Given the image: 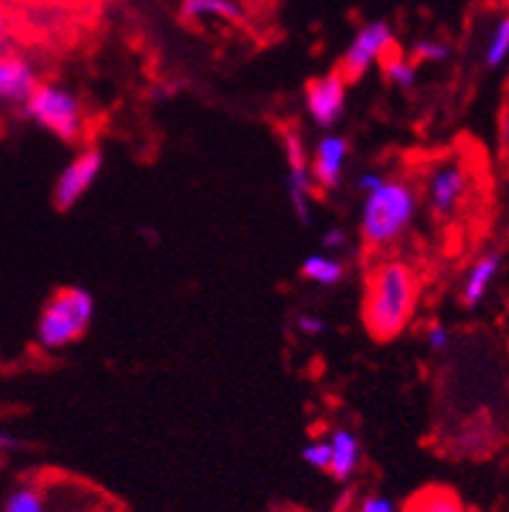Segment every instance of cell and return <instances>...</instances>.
Returning <instances> with one entry per match:
<instances>
[{"label": "cell", "instance_id": "cell-29", "mask_svg": "<svg viewBox=\"0 0 509 512\" xmlns=\"http://www.w3.org/2000/svg\"><path fill=\"white\" fill-rule=\"evenodd\" d=\"M8 47V13L6 6L0 3V50H6Z\"/></svg>", "mask_w": 509, "mask_h": 512}, {"label": "cell", "instance_id": "cell-4", "mask_svg": "<svg viewBox=\"0 0 509 512\" xmlns=\"http://www.w3.org/2000/svg\"><path fill=\"white\" fill-rule=\"evenodd\" d=\"M21 112L63 143H78L84 136V107L76 94L58 84H37Z\"/></svg>", "mask_w": 509, "mask_h": 512}, {"label": "cell", "instance_id": "cell-23", "mask_svg": "<svg viewBox=\"0 0 509 512\" xmlns=\"http://www.w3.org/2000/svg\"><path fill=\"white\" fill-rule=\"evenodd\" d=\"M426 341H429V349L432 351H445L450 346V331H447L442 323L429 325V331H426Z\"/></svg>", "mask_w": 509, "mask_h": 512}, {"label": "cell", "instance_id": "cell-3", "mask_svg": "<svg viewBox=\"0 0 509 512\" xmlns=\"http://www.w3.org/2000/svg\"><path fill=\"white\" fill-rule=\"evenodd\" d=\"M91 318H94V297L86 289L65 286L47 299L37 323V341L50 351L65 349L89 331Z\"/></svg>", "mask_w": 509, "mask_h": 512}, {"label": "cell", "instance_id": "cell-7", "mask_svg": "<svg viewBox=\"0 0 509 512\" xmlns=\"http://www.w3.org/2000/svg\"><path fill=\"white\" fill-rule=\"evenodd\" d=\"M104 159L99 149H84L81 154L73 159L68 167L60 172L58 182H55V193H52V201L60 211H68V208L76 206L81 198L91 190V185L97 182V177L102 175Z\"/></svg>", "mask_w": 509, "mask_h": 512}, {"label": "cell", "instance_id": "cell-9", "mask_svg": "<svg viewBox=\"0 0 509 512\" xmlns=\"http://www.w3.org/2000/svg\"><path fill=\"white\" fill-rule=\"evenodd\" d=\"M465 193H468V169L458 162H445L429 177L426 201L437 219H447L463 203Z\"/></svg>", "mask_w": 509, "mask_h": 512}, {"label": "cell", "instance_id": "cell-30", "mask_svg": "<svg viewBox=\"0 0 509 512\" xmlns=\"http://www.w3.org/2000/svg\"><path fill=\"white\" fill-rule=\"evenodd\" d=\"M68 3H71V0H68Z\"/></svg>", "mask_w": 509, "mask_h": 512}, {"label": "cell", "instance_id": "cell-20", "mask_svg": "<svg viewBox=\"0 0 509 512\" xmlns=\"http://www.w3.org/2000/svg\"><path fill=\"white\" fill-rule=\"evenodd\" d=\"M450 58V47L439 39H421L413 45V63H439Z\"/></svg>", "mask_w": 509, "mask_h": 512}, {"label": "cell", "instance_id": "cell-15", "mask_svg": "<svg viewBox=\"0 0 509 512\" xmlns=\"http://www.w3.org/2000/svg\"><path fill=\"white\" fill-rule=\"evenodd\" d=\"M299 271H302L304 279L320 286H336L346 276V266L341 263V258H333L328 253L307 255Z\"/></svg>", "mask_w": 509, "mask_h": 512}, {"label": "cell", "instance_id": "cell-28", "mask_svg": "<svg viewBox=\"0 0 509 512\" xmlns=\"http://www.w3.org/2000/svg\"><path fill=\"white\" fill-rule=\"evenodd\" d=\"M21 440L6 429H0V453H11V450H19Z\"/></svg>", "mask_w": 509, "mask_h": 512}, {"label": "cell", "instance_id": "cell-14", "mask_svg": "<svg viewBox=\"0 0 509 512\" xmlns=\"http://www.w3.org/2000/svg\"><path fill=\"white\" fill-rule=\"evenodd\" d=\"M180 16L185 21L216 19L226 21V24H242L245 21V11H242L237 0H182Z\"/></svg>", "mask_w": 509, "mask_h": 512}, {"label": "cell", "instance_id": "cell-5", "mask_svg": "<svg viewBox=\"0 0 509 512\" xmlns=\"http://www.w3.org/2000/svg\"><path fill=\"white\" fill-rule=\"evenodd\" d=\"M393 47L395 34L387 21L367 24L354 39H351V45H348L346 55H343L338 73L346 78V84L359 81V78L364 76L377 60H382V55H385L387 50H393Z\"/></svg>", "mask_w": 509, "mask_h": 512}, {"label": "cell", "instance_id": "cell-21", "mask_svg": "<svg viewBox=\"0 0 509 512\" xmlns=\"http://www.w3.org/2000/svg\"><path fill=\"white\" fill-rule=\"evenodd\" d=\"M302 461L315 471H328L330 468V442L328 440H312L304 445Z\"/></svg>", "mask_w": 509, "mask_h": 512}, {"label": "cell", "instance_id": "cell-26", "mask_svg": "<svg viewBox=\"0 0 509 512\" xmlns=\"http://www.w3.org/2000/svg\"><path fill=\"white\" fill-rule=\"evenodd\" d=\"M323 245L330 253H338L341 247H346V232L343 229H328L323 237Z\"/></svg>", "mask_w": 509, "mask_h": 512}, {"label": "cell", "instance_id": "cell-24", "mask_svg": "<svg viewBox=\"0 0 509 512\" xmlns=\"http://www.w3.org/2000/svg\"><path fill=\"white\" fill-rule=\"evenodd\" d=\"M297 328L302 336H320V333H325V320H320L317 315H299Z\"/></svg>", "mask_w": 509, "mask_h": 512}, {"label": "cell", "instance_id": "cell-1", "mask_svg": "<svg viewBox=\"0 0 509 512\" xmlns=\"http://www.w3.org/2000/svg\"><path fill=\"white\" fill-rule=\"evenodd\" d=\"M416 297L419 281L406 263L385 260L369 273L364 292V325L374 341H393L406 331L416 310Z\"/></svg>", "mask_w": 509, "mask_h": 512}, {"label": "cell", "instance_id": "cell-27", "mask_svg": "<svg viewBox=\"0 0 509 512\" xmlns=\"http://www.w3.org/2000/svg\"><path fill=\"white\" fill-rule=\"evenodd\" d=\"M3 6L11 3V6H24V8H47L55 6V3H68V0H0Z\"/></svg>", "mask_w": 509, "mask_h": 512}, {"label": "cell", "instance_id": "cell-11", "mask_svg": "<svg viewBox=\"0 0 509 512\" xmlns=\"http://www.w3.org/2000/svg\"><path fill=\"white\" fill-rule=\"evenodd\" d=\"M348 162V141L343 136H323L315 146L310 162V175L315 190H336L341 185L343 169Z\"/></svg>", "mask_w": 509, "mask_h": 512}, {"label": "cell", "instance_id": "cell-31", "mask_svg": "<svg viewBox=\"0 0 509 512\" xmlns=\"http://www.w3.org/2000/svg\"><path fill=\"white\" fill-rule=\"evenodd\" d=\"M94 512H97V510H94Z\"/></svg>", "mask_w": 509, "mask_h": 512}, {"label": "cell", "instance_id": "cell-19", "mask_svg": "<svg viewBox=\"0 0 509 512\" xmlns=\"http://www.w3.org/2000/svg\"><path fill=\"white\" fill-rule=\"evenodd\" d=\"M509 55V19L507 16H502V19L497 21V26H494V32H491L489 37V45H486V65L489 68H499V65L507 60Z\"/></svg>", "mask_w": 509, "mask_h": 512}, {"label": "cell", "instance_id": "cell-17", "mask_svg": "<svg viewBox=\"0 0 509 512\" xmlns=\"http://www.w3.org/2000/svg\"><path fill=\"white\" fill-rule=\"evenodd\" d=\"M406 512H468L460 497L450 489H426V492L416 494Z\"/></svg>", "mask_w": 509, "mask_h": 512}, {"label": "cell", "instance_id": "cell-22", "mask_svg": "<svg viewBox=\"0 0 509 512\" xmlns=\"http://www.w3.org/2000/svg\"><path fill=\"white\" fill-rule=\"evenodd\" d=\"M356 512H400L390 497H382V494H372L367 500H361L359 510Z\"/></svg>", "mask_w": 509, "mask_h": 512}, {"label": "cell", "instance_id": "cell-10", "mask_svg": "<svg viewBox=\"0 0 509 512\" xmlns=\"http://www.w3.org/2000/svg\"><path fill=\"white\" fill-rule=\"evenodd\" d=\"M37 84V71L24 55L11 47L0 50V107H21Z\"/></svg>", "mask_w": 509, "mask_h": 512}, {"label": "cell", "instance_id": "cell-16", "mask_svg": "<svg viewBox=\"0 0 509 512\" xmlns=\"http://www.w3.org/2000/svg\"><path fill=\"white\" fill-rule=\"evenodd\" d=\"M0 512H50L47 510V494L37 481H21L19 487L8 492Z\"/></svg>", "mask_w": 509, "mask_h": 512}, {"label": "cell", "instance_id": "cell-2", "mask_svg": "<svg viewBox=\"0 0 509 512\" xmlns=\"http://www.w3.org/2000/svg\"><path fill=\"white\" fill-rule=\"evenodd\" d=\"M419 208L416 190L403 180H382L377 190L364 195L361 206V240L367 247H387L398 242L411 227Z\"/></svg>", "mask_w": 509, "mask_h": 512}, {"label": "cell", "instance_id": "cell-25", "mask_svg": "<svg viewBox=\"0 0 509 512\" xmlns=\"http://www.w3.org/2000/svg\"><path fill=\"white\" fill-rule=\"evenodd\" d=\"M382 180H385V175H380V172H364V175L356 180V188H359L364 195H369L372 190L380 188Z\"/></svg>", "mask_w": 509, "mask_h": 512}, {"label": "cell", "instance_id": "cell-13", "mask_svg": "<svg viewBox=\"0 0 509 512\" xmlns=\"http://www.w3.org/2000/svg\"><path fill=\"white\" fill-rule=\"evenodd\" d=\"M499 271H502V253H486L476 260L471 266V271L465 273L463 289H460V302L465 307H476L484 302V297L489 294L491 284L497 281Z\"/></svg>", "mask_w": 509, "mask_h": 512}, {"label": "cell", "instance_id": "cell-12", "mask_svg": "<svg viewBox=\"0 0 509 512\" xmlns=\"http://www.w3.org/2000/svg\"><path fill=\"white\" fill-rule=\"evenodd\" d=\"M330 468L328 474L338 481V484H346L351 481V476L356 474V468L361 463V445L359 437L346 427H338L330 432Z\"/></svg>", "mask_w": 509, "mask_h": 512}, {"label": "cell", "instance_id": "cell-6", "mask_svg": "<svg viewBox=\"0 0 509 512\" xmlns=\"http://www.w3.org/2000/svg\"><path fill=\"white\" fill-rule=\"evenodd\" d=\"M284 151H286V164H289V177H286V188H289L291 206H294V214L302 224H310L312 214V193H315V185H312L310 175V159H307V151H304L302 136L297 130H284Z\"/></svg>", "mask_w": 509, "mask_h": 512}, {"label": "cell", "instance_id": "cell-18", "mask_svg": "<svg viewBox=\"0 0 509 512\" xmlns=\"http://www.w3.org/2000/svg\"><path fill=\"white\" fill-rule=\"evenodd\" d=\"M382 68H385V76L400 89H413L416 84V63L395 52V47L382 55Z\"/></svg>", "mask_w": 509, "mask_h": 512}, {"label": "cell", "instance_id": "cell-8", "mask_svg": "<svg viewBox=\"0 0 509 512\" xmlns=\"http://www.w3.org/2000/svg\"><path fill=\"white\" fill-rule=\"evenodd\" d=\"M346 78L336 71L325 73L320 78H312L307 84V112L320 128H333L346 112Z\"/></svg>", "mask_w": 509, "mask_h": 512}]
</instances>
